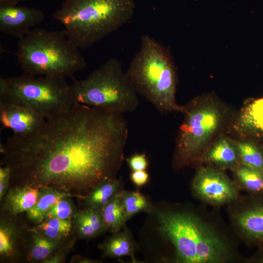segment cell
Listing matches in <instances>:
<instances>
[{"mask_svg":"<svg viewBox=\"0 0 263 263\" xmlns=\"http://www.w3.org/2000/svg\"><path fill=\"white\" fill-rule=\"evenodd\" d=\"M33 228L45 237L53 240H63L73 233L72 219L52 218L34 225Z\"/></svg>","mask_w":263,"mask_h":263,"instance_id":"24","label":"cell"},{"mask_svg":"<svg viewBox=\"0 0 263 263\" xmlns=\"http://www.w3.org/2000/svg\"><path fill=\"white\" fill-rule=\"evenodd\" d=\"M121 181L112 178L105 179L94 186L83 200V208H91L100 211L109 201L120 191Z\"/></svg>","mask_w":263,"mask_h":263,"instance_id":"21","label":"cell"},{"mask_svg":"<svg viewBox=\"0 0 263 263\" xmlns=\"http://www.w3.org/2000/svg\"><path fill=\"white\" fill-rule=\"evenodd\" d=\"M132 182L137 187L145 185L149 180V175L146 170L132 171L130 174Z\"/></svg>","mask_w":263,"mask_h":263,"instance_id":"31","label":"cell"},{"mask_svg":"<svg viewBox=\"0 0 263 263\" xmlns=\"http://www.w3.org/2000/svg\"><path fill=\"white\" fill-rule=\"evenodd\" d=\"M191 188L199 200L216 207L227 206L241 195L234 181L223 170L207 165L199 167Z\"/></svg>","mask_w":263,"mask_h":263,"instance_id":"10","label":"cell"},{"mask_svg":"<svg viewBox=\"0 0 263 263\" xmlns=\"http://www.w3.org/2000/svg\"><path fill=\"white\" fill-rule=\"evenodd\" d=\"M123 208L128 220L141 212H149L152 206L147 199L139 192L121 190Z\"/></svg>","mask_w":263,"mask_h":263,"instance_id":"26","label":"cell"},{"mask_svg":"<svg viewBox=\"0 0 263 263\" xmlns=\"http://www.w3.org/2000/svg\"><path fill=\"white\" fill-rule=\"evenodd\" d=\"M158 220L178 263H229L240 258L233 238L202 210H165L158 214Z\"/></svg>","mask_w":263,"mask_h":263,"instance_id":"2","label":"cell"},{"mask_svg":"<svg viewBox=\"0 0 263 263\" xmlns=\"http://www.w3.org/2000/svg\"><path fill=\"white\" fill-rule=\"evenodd\" d=\"M25 0H0V7L17 5L20 2Z\"/></svg>","mask_w":263,"mask_h":263,"instance_id":"34","label":"cell"},{"mask_svg":"<svg viewBox=\"0 0 263 263\" xmlns=\"http://www.w3.org/2000/svg\"><path fill=\"white\" fill-rule=\"evenodd\" d=\"M99 262V261L84 257L79 255H75L73 256L70 261V263H96Z\"/></svg>","mask_w":263,"mask_h":263,"instance_id":"33","label":"cell"},{"mask_svg":"<svg viewBox=\"0 0 263 263\" xmlns=\"http://www.w3.org/2000/svg\"><path fill=\"white\" fill-rule=\"evenodd\" d=\"M72 199L70 196L60 199L48 212L45 220L52 218L72 219L78 209Z\"/></svg>","mask_w":263,"mask_h":263,"instance_id":"27","label":"cell"},{"mask_svg":"<svg viewBox=\"0 0 263 263\" xmlns=\"http://www.w3.org/2000/svg\"><path fill=\"white\" fill-rule=\"evenodd\" d=\"M30 227L21 214L0 213V262L26 263Z\"/></svg>","mask_w":263,"mask_h":263,"instance_id":"11","label":"cell"},{"mask_svg":"<svg viewBox=\"0 0 263 263\" xmlns=\"http://www.w3.org/2000/svg\"><path fill=\"white\" fill-rule=\"evenodd\" d=\"M71 236L63 240L51 239L36 231L33 227H30L26 263H42L63 245Z\"/></svg>","mask_w":263,"mask_h":263,"instance_id":"17","label":"cell"},{"mask_svg":"<svg viewBox=\"0 0 263 263\" xmlns=\"http://www.w3.org/2000/svg\"><path fill=\"white\" fill-rule=\"evenodd\" d=\"M11 178V171L9 167L6 166L0 167V201L8 191Z\"/></svg>","mask_w":263,"mask_h":263,"instance_id":"30","label":"cell"},{"mask_svg":"<svg viewBox=\"0 0 263 263\" xmlns=\"http://www.w3.org/2000/svg\"><path fill=\"white\" fill-rule=\"evenodd\" d=\"M0 98L22 105L46 119L62 114L75 104L70 85L65 78L50 76L0 78Z\"/></svg>","mask_w":263,"mask_h":263,"instance_id":"7","label":"cell"},{"mask_svg":"<svg viewBox=\"0 0 263 263\" xmlns=\"http://www.w3.org/2000/svg\"><path fill=\"white\" fill-rule=\"evenodd\" d=\"M72 224L77 240L93 239L106 231L101 212L93 209H78L72 219Z\"/></svg>","mask_w":263,"mask_h":263,"instance_id":"16","label":"cell"},{"mask_svg":"<svg viewBox=\"0 0 263 263\" xmlns=\"http://www.w3.org/2000/svg\"><path fill=\"white\" fill-rule=\"evenodd\" d=\"M240 190L251 195H263V174L242 164L231 169Z\"/></svg>","mask_w":263,"mask_h":263,"instance_id":"22","label":"cell"},{"mask_svg":"<svg viewBox=\"0 0 263 263\" xmlns=\"http://www.w3.org/2000/svg\"><path fill=\"white\" fill-rule=\"evenodd\" d=\"M227 212L236 236L249 246L263 244V195H241L228 205Z\"/></svg>","mask_w":263,"mask_h":263,"instance_id":"9","label":"cell"},{"mask_svg":"<svg viewBox=\"0 0 263 263\" xmlns=\"http://www.w3.org/2000/svg\"><path fill=\"white\" fill-rule=\"evenodd\" d=\"M245 261L248 263H263V244L258 246L256 252Z\"/></svg>","mask_w":263,"mask_h":263,"instance_id":"32","label":"cell"},{"mask_svg":"<svg viewBox=\"0 0 263 263\" xmlns=\"http://www.w3.org/2000/svg\"><path fill=\"white\" fill-rule=\"evenodd\" d=\"M66 196L77 198L73 194L52 188H40L35 204L24 213L26 220L34 226L42 223L53 206L60 199Z\"/></svg>","mask_w":263,"mask_h":263,"instance_id":"18","label":"cell"},{"mask_svg":"<svg viewBox=\"0 0 263 263\" xmlns=\"http://www.w3.org/2000/svg\"><path fill=\"white\" fill-rule=\"evenodd\" d=\"M77 240L76 236L73 233L63 245L52 255L44 260L42 263H64Z\"/></svg>","mask_w":263,"mask_h":263,"instance_id":"28","label":"cell"},{"mask_svg":"<svg viewBox=\"0 0 263 263\" xmlns=\"http://www.w3.org/2000/svg\"><path fill=\"white\" fill-rule=\"evenodd\" d=\"M42 115L22 105L0 98V121L3 127L9 128L13 135L24 136L39 130L45 124Z\"/></svg>","mask_w":263,"mask_h":263,"instance_id":"12","label":"cell"},{"mask_svg":"<svg viewBox=\"0 0 263 263\" xmlns=\"http://www.w3.org/2000/svg\"><path fill=\"white\" fill-rule=\"evenodd\" d=\"M64 31L32 29L19 39L16 56L25 74L66 78L84 69V56Z\"/></svg>","mask_w":263,"mask_h":263,"instance_id":"5","label":"cell"},{"mask_svg":"<svg viewBox=\"0 0 263 263\" xmlns=\"http://www.w3.org/2000/svg\"><path fill=\"white\" fill-rule=\"evenodd\" d=\"M199 163L221 170H230L241 164L237 144L228 138H221L205 150Z\"/></svg>","mask_w":263,"mask_h":263,"instance_id":"14","label":"cell"},{"mask_svg":"<svg viewBox=\"0 0 263 263\" xmlns=\"http://www.w3.org/2000/svg\"><path fill=\"white\" fill-rule=\"evenodd\" d=\"M237 128L242 134L263 137V97L253 100L243 110Z\"/></svg>","mask_w":263,"mask_h":263,"instance_id":"20","label":"cell"},{"mask_svg":"<svg viewBox=\"0 0 263 263\" xmlns=\"http://www.w3.org/2000/svg\"><path fill=\"white\" fill-rule=\"evenodd\" d=\"M127 162L132 171L146 170L149 164L146 154L143 153L132 155Z\"/></svg>","mask_w":263,"mask_h":263,"instance_id":"29","label":"cell"},{"mask_svg":"<svg viewBox=\"0 0 263 263\" xmlns=\"http://www.w3.org/2000/svg\"><path fill=\"white\" fill-rule=\"evenodd\" d=\"M134 0H65L53 14L78 48H86L128 23L133 17Z\"/></svg>","mask_w":263,"mask_h":263,"instance_id":"3","label":"cell"},{"mask_svg":"<svg viewBox=\"0 0 263 263\" xmlns=\"http://www.w3.org/2000/svg\"><path fill=\"white\" fill-rule=\"evenodd\" d=\"M126 73L137 94L160 112H182L183 106L176 102L177 73L169 48L143 36L140 48Z\"/></svg>","mask_w":263,"mask_h":263,"instance_id":"4","label":"cell"},{"mask_svg":"<svg viewBox=\"0 0 263 263\" xmlns=\"http://www.w3.org/2000/svg\"><path fill=\"white\" fill-rule=\"evenodd\" d=\"M98 246L102 251V258H120L129 256L134 263L136 262L134 257L135 243L126 227L122 231L113 233Z\"/></svg>","mask_w":263,"mask_h":263,"instance_id":"19","label":"cell"},{"mask_svg":"<svg viewBox=\"0 0 263 263\" xmlns=\"http://www.w3.org/2000/svg\"><path fill=\"white\" fill-rule=\"evenodd\" d=\"M39 189L29 186L10 187L0 201V213L17 216L26 212L35 204Z\"/></svg>","mask_w":263,"mask_h":263,"instance_id":"15","label":"cell"},{"mask_svg":"<svg viewBox=\"0 0 263 263\" xmlns=\"http://www.w3.org/2000/svg\"><path fill=\"white\" fill-rule=\"evenodd\" d=\"M181 112L184 119L179 129L173 160L177 168L199 162L223 120L221 109L212 100H194L183 106Z\"/></svg>","mask_w":263,"mask_h":263,"instance_id":"8","label":"cell"},{"mask_svg":"<svg viewBox=\"0 0 263 263\" xmlns=\"http://www.w3.org/2000/svg\"><path fill=\"white\" fill-rule=\"evenodd\" d=\"M44 19V14L39 9L17 5L0 7V32L19 39Z\"/></svg>","mask_w":263,"mask_h":263,"instance_id":"13","label":"cell"},{"mask_svg":"<svg viewBox=\"0 0 263 263\" xmlns=\"http://www.w3.org/2000/svg\"><path fill=\"white\" fill-rule=\"evenodd\" d=\"M128 136L123 113L76 103L36 132L8 138L1 165L10 169L9 187H50L82 199L115 178Z\"/></svg>","mask_w":263,"mask_h":263,"instance_id":"1","label":"cell"},{"mask_svg":"<svg viewBox=\"0 0 263 263\" xmlns=\"http://www.w3.org/2000/svg\"><path fill=\"white\" fill-rule=\"evenodd\" d=\"M121 191L101 211L106 230L112 234L119 231L128 220L122 203Z\"/></svg>","mask_w":263,"mask_h":263,"instance_id":"23","label":"cell"},{"mask_svg":"<svg viewBox=\"0 0 263 263\" xmlns=\"http://www.w3.org/2000/svg\"><path fill=\"white\" fill-rule=\"evenodd\" d=\"M241 164L263 174V147L253 141L237 144Z\"/></svg>","mask_w":263,"mask_h":263,"instance_id":"25","label":"cell"},{"mask_svg":"<svg viewBox=\"0 0 263 263\" xmlns=\"http://www.w3.org/2000/svg\"><path fill=\"white\" fill-rule=\"evenodd\" d=\"M70 87L75 103L122 113L133 112L139 105L138 94L121 62L115 58L106 61L87 78L74 79Z\"/></svg>","mask_w":263,"mask_h":263,"instance_id":"6","label":"cell"}]
</instances>
